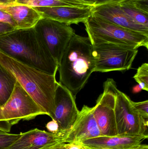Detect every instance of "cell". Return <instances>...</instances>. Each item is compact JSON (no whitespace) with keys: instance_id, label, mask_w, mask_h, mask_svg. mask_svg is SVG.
<instances>
[{"instance_id":"17","label":"cell","mask_w":148,"mask_h":149,"mask_svg":"<svg viewBox=\"0 0 148 149\" xmlns=\"http://www.w3.org/2000/svg\"><path fill=\"white\" fill-rule=\"evenodd\" d=\"M148 0H127L116 5L133 22L148 28Z\"/></svg>"},{"instance_id":"3","label":"cell","mask_w":148,"mask_h":149,"mask_svg":"<svg viewBox=\"0 0 148 149\" xmlns=\"http://www.w3.org/2000/svg\"><path fill=\"white\" fill-rule=\"evenodd\" d=\"M0 64L14 75L38 106L51 117L58 83L56 75L22 63L1 52Z\"/></svg>"},{"instance_id":"30","label":"cell","mask_w":148,"mask_h":149,"mask_svg":"<svg viewBox=\"0 0 148 149\" xmlns=\"http://www.w3.org/2000/svg\"><path fill=\"white\" fill-rule=\"evenodd\" d=\"M142 89L140 87L139 85H137V86H135L133 87V92L134 93H139L140 92Z\"/></svg>"},{"instance_id":"13","label":"cell","mask_w":148,"mask_h":149,"mask_svg":"<svg viewBox=\"0 0 148 149\" xmlns=\"http://www.w3.org/2000/svg\"><path fill=\"white\" fill-rule=\"evenodd\" d=\"M42 18L54 20L67 25L84 23L92 15L91 8H78L69 6L34 7Z\"/></svg>"},{"instance_id":"32","label":"cell","mask_w":148,"mask_h":149,"mask_svg":"<svg viewBox=\"0 0 148 149\" xmlns=\"http://www.w3.org/2000/svg\"><path fill=\"white\" fill-rule=\"evenodd\" d=\"M87 149H113L111 148H93V147H87L85 146Z\"/></svg>"},{"instance_id":"8","label":"cell","mask_w":148,"mask_h":149,"mask_svg":"<svg viewBox=\"0 0 148 149\" xmlns=\"http://www.w3.org/2000/svg\"><path fill=\"white\" fill-rule=\"evenodd\" d=\"M115 114L118 135H148V120L138 113L133 101L119 89L116 93Z\"/></svg>"},{"instance_id":"24","label":"cell","mask_w":148,"mask_h":149,"mask_svg":"<svg viewBox=\"0 0 148 149\" xmlns=\"http://www.w3.org/2000/svg\"><path fill=\"white\" fill-rule=\"evenodd\" d=\"M0 22L8 24L17 29V25L14 20L9 14L3 9H0Z\"/></svg>"},{"instance_id":"26","label":"cell","mask_w":148,"mask_h":149,"mask_svg":"<svg viewBox=\"0 0 148 149\" xmlns=\"http://www.w3.org/2000/svg\"><path fill=\"white\" fill-rule=\"evenodd\" d=\"M16 29L8 24L0 22V35L14 30Z\"/></svg>"},{"instance_id":"4","label":"cell","mask_w":148,"mask_h":149,"mask_svg":"<svg viewBox=\"0 0 148 149\" xmlns=\"http://www.w3.org/2000/svg\"><path fill=\"white\" fill-rule=\"evenodd\" d=\"M91 44L108 43L134 49H148V36L107 22L92 14L84 23Z\"/></svg>"},{"instance_id":"31","label":"cell","mask_w":148,"mask_h":149,"mask_svg":"<svg viewBox=\"0 0 148 149\" xmlns=\"http://www.w3.org/2000/svg\"><path fill=\"white\" fill-rule=\"evenodd\" d=\"M131 149H148V146L147 144H140L137 147Z\"/></svg>"},{"instance_id":"27","label":"cell","mask_w":148,"mask_h":149,"mask_svg":"<svg viewBox=\"0 0 148 149\" xmlns=\"http://www.w3.org/2000/svg\"><path fill=\"white\" fill-rule=\"evenodd\" d=\"M16 0H0V9L16 4Z\"/></svg>"},{"instance_id":"18","label":"cell","mask_w":148,"mask_h":149,"mask_svg":"<svg viewBox=\"0 0 148 149\" xmlns=\"http://www.w3.org/2000/svg\"><path fill=\"white\" fill-rule=\"evenodd\" d=\"M18 4L32 7H52L69 6L78 8H91L93 5L80 0H16Z\"/></svg>"},{"instance_id":"28","label":"cell","mask_w":148,"mask_h":149,"mask_svg":"<svg viewBox=\"0 0 148 149\" xmlns=\"http://www.w3.org/2000/svg\"><path fill=\"white\" fill-rule=\"evenodd\" d=\"M66 149H87L81 143H67V147Z\"/></svg>"},{"instance_id":"12","label":"cell","mask_w":148,"mask_h":149,"mask_svg":"<svg viewBox=\"0 0 148 149\" xmlns=\"http://www.w3.org/2000/svg\"><path fill=\"white\" fill-rule=\"evenodd\" d=\"M65 134H53L38 129L21 133V136L7 149H44L65 143Z\"/></svg>"},{"instance_id":"33","label":"cell","mask_w":148,"mask_h":149,"mask_svg":"<svg viewBox=\"0 0 148 149\" xmlns=\"http://www.w3.org/2000/svg\"><path fill=\"white\" fill-rule=\"evenodd\" d=\"M54 148H55V147H54ZM47 148V149H51L53 148Z\"/></svg>"},{"instance_id":"23","label":"cell","mask_w":148,"mask_h":149,"mask_svg":"<svg viewBox=\"0 0 148 149\" xmlns=\"http://www.w3.org/2000/svg\"><path fill=\"white\" fill-rule=\"evenodd\" d=\"M81 1L88 3L94 7L107 5L116 4L125 1L127 0H80Z\"/></svg>"},{"instance_id":"1","label":"cell","mask_w":148,"mask_h":149,"mask_svg":"<svg viewBox=\"0 0 148 149\" xmlns=\"http://www.w3.org/2000/svg\"><path fill=\"white\" fill-rule=\"evenodd\" d=\"M0 52L36 69L56 75L58 65L36 32L34 28L15 29L0 35Z\"/></svg>"},{"instance_id":"19","label":"cell","mask_w":148,"mask_h":149,"mask_svg":"<svg viewBox=\"0 0 148 149\" xmlns=\"http://www.w3.org/2000/svg\"><path fill=\"white\" fill-rule=\"evenodd\" d=\"M17 82V81L14 75L0 64V106L8 100Z\"/></svg>"},{"instance_id":"2","label":"cell","mask_w":148,"mask_h":149,"mask_svg":"<svg viewBox=\"0 0 148 149\" xmlns=\"http://www.w3.org/2000/svg\"><path fill=\"white\" fill-rule=\"evenodd\" d=\"M95 68L93 46L89 38L75 34L58 66L59 82L76 97L94 72Z\"/></svg>"},{"instance_id":"10","label":"cell","mask_w":148,"mask_h":149,"mask_svg":"<svg viewBox=\"0 0 148 149\" xmlns=\"http://www.w3.org/2000/svg\"><path fill=\"white\" fill-rule=\"evenodd\" d=\"M76 97L66 87L58 82L54 96V109L51 116L58 123L60 132L66 134L75 121L79 110Z\"/></svg>"},{"instance_id":"9","label":"cell","mask_w":148,"mask_h":149,"mask_svg":"<svg viewBox=\"0 0 148 149\" xmlns=\"http://www.w3.org/2000/svg\"><path fill=\"white\" fill-rule=\"evenodd\" d=\"M116 82L108 79L103 83V92L97 99L93 107V113L101 136L117 135L115 114L116 93Z\"/></svg>"},{"instance_id":"25","label":"cell","mask_w":148,"mask_h":149,"mask_svg":"<svg viewBox=\"0 0 148 149\" xmlns=\"http://www.w3.org/2000/svg\"><path fill=\"white\" fill-rule=\"evenodd\" d=\"M46 127L47 130H48L49 132L53 133V134H57L60 133L59 125L54 120H52L50 121L49 122L46 124Z\"/></svg>"},{"instance_id":"6","label":"cell","mask_w":148,"mask_h":149,"mask_svg":"<svg viewBox=\"0 0 148 149\" xmlns=\"http://www.w3.org/2000/svg\"><path fill=\"white\" fill-rule=\"evenodd\" d=\"M94 72H107L129 70L138 54V49L108 43L93 44Z\"/></svg>"},{"instance_id":"16","label":"cell","mask_w":148,"mask_h":149,"mask_svg":"<svg viewBox=\"0 0 148 149\" xmlns=\"http://www.w3.org/2000/svg\"><path fill=\"white\" fill-rule=\"evenodd\" d=\"M3 10L11 16L17 25V29L34 28L42 18L34 7L28 5L17 3Z\"/></svg>"},{"instance_id":"11","label":"cell","mask_w":148,"mask_h":149,"mask_svg":"<svg viewBox=\"0 0 148 149\" xmlns=\"http://www.w3.org/2000/svg\"><path fill=\"white\" fill-rule=\"evenodd\" d=\"M93 113V107L84 105L69 131L65 135V143H81L101 136Z\"/></svg>"},{"instance_id":"20","label":"cell","mask_w":148,"mask_h":149,"mask_svg":"<svg viewBox=\"0 0 148 149\" xmlns=\"http://www.w3.org/2000/svg\"><path fill=\"white\" fill-rule=\"evenodd\" d=\"M134 79L142 90L148 91V64L145 63L139 67Z\"/></svg>"},{"instance_id":"14","label":"cell","mask_w":148,"mask_h":149,"mask_svg":"<svg viewBox=\"0 0 148 149\" xmlns=\"http://www.w3.org/2000/svg\"><path fill=\"white\" fill-rule=\"evenodd\" d=\"M148 135H117L113 136H101L81 143L87 147L113 149H131L142 144L147 139Z\"/></svg>"},{"instance_id":"15","label":"cell","mask_w":148,"mask_h":149,"mask_svg":"<svg viewBox=\"0 0 148 149\" xmlns=\"http://www.w3.org/2000/svg\"><path fill=\"white\" fill-rule=\"evenodd\" d=\"M92 14L116 25L148 36V28L133 22L120 10L116 4L94 7Z\"/></svg>"},{"instance_id":"5","label":"cell","mask_w":148,"mask_h":149,"mask_svg":"<svg viewBox=\"0 0 148 149\" xmlns=\"http://www.w3.org/2000/svg\"><path fill=\"white\" fill-rule=\"evenodd\" d=\"M43 115L47 114L17 81L8 100L0 106V131L9 133L12 126L21 120H30Z\"/></svg>"},{"instance_id":"22","label":"cell","mask_w":148,"mask_h":149,"mask_svg":"<svg viewBox=\"0 0 148 149\" xmlns=\"http://www.w3.org/2000/svg\"><path fill=\"white\" fill-rule=\"evenodd\" d=\"M133 104L138 113L146 120H148V101L140 102L133 101Z\"/></svg>"},{"instance_id":"7","label":"cell","mask_w":148,"mask_h":149,"mask_svg":"<svg viewBox=\"0 0 148 149\" xmlns=\"http://www.w3.org/2000/svg\"><path fill=\"white\" fill-rule=\"evenodd\" d=\"M34 28L59 66L63 53L75 34L74 29L70 25L44 18H41Z\"/></svg>"},{"instance_id":"21","label":"cell","mask_w":148,"mask_h":149,"mask_svg":"<svg viewBox=\"0 0 148 149\" xmlns=\"http://www.w3.org/2000/svg\"><path fill=\"white\" fill-rule=\"evenodd\" d=\"M21 133L17 134L0 131V149H7L21 136Z\"/></svg>"},{"instance_id":"29","label":"cell","mask_w":148,"mask_h":149,"mask_svg":"<svg viewBox=\"0 0 148 149\" xmlns=\"http://www.w3.org/2000/svg\"><path fill=\"white\" fill-rule=\"evenodd\" d=\"M67 147V143H64L51 149H66Z\"/></svg>"}]
</instances>
